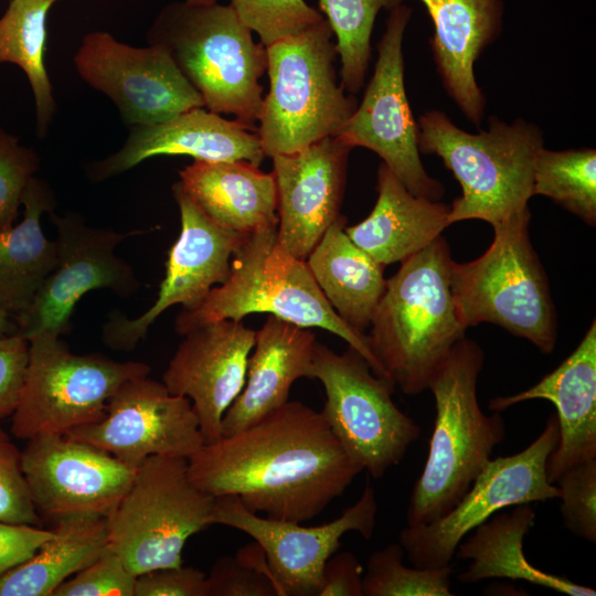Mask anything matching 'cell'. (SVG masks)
I'll return each mask as SVG.
<instances>
[{
  "mask_svg": "<svg viewBox=\"0 0 596 596\" xmlns=\"http://www.w3.org/2000/svg\"><path fill=\"white\" fill-rule=\"evenodd\" d=\"M207 596H281L262 546L253 541L220 557L206 574Z\"/></svg>",
  "mask_w": 596,
  "mask_h": 596,
  "instance_id": "cell-36",
  "label": "cell"
},
{
  "mask_svg": "<svg viewBox=\"0 0 596 596\" xmlns=\"http://www.w3.org/2000/svg\"><path fill=\"white\" fill-rule=\"evenodd\" d=\"M256 331L223 319L183 334L162 375L168 391L190 400L204 444L222 437V419L241 393Z\"/></svg>",
  "mask_w": 596,
  "mask_h": 596,
  "instance_id": "cell-20",
  "label": "cell"
},
{
  "mask_svg": "<svg viewBox=\"0 0 596 596\" xmlns=\"http://www.w3.org/2000/svg\"><path fill=\"white\" fill-rule=\"evenodd\" d=\"M540 194L572 212L589 226L596 224V151L593 148L539 151L533 195Z\"/></svg>",
  "mask_w": 596,
  "mask_h": 596,
  "instance_id": "cell-33",
  "label": "cell"
},
{
  "mask_svg": "<svg viewBox=\"0 0 596 596\" xmlns=\"http://www.w3.org/2000/svg\"><path fill=\"white\" fill-rule=\"evenodd\" d=\"M214 497L190 479L188 458L151 456L106 514L107 547L137 576L183 564L187 541L212 525Z\"/></svg>",
  "mask_w": 596,
  "mask_h": 596,
  "instance_id": "cell-9",
  "label": "cell"
},
{
  "mask_svg": "<svg viewBox=\"0 0 596 596\" xmlns=\"http://www.w3.org/2000/svg\"><path fill=\"white\" fill-rule=\"evenodd\" d=\"M243 23L268 46L295 35L323 19L304 0H231Z\"/></svg>",
  "mask_w": 596,
  "mask_h": 596,
  "instance_id": "cell-37",
  "label": "cell"
},
{
  "mask_svg": "<svg viewBox=\"0 0 596 596\" xmlns=\"http://www.w3.org/2000/svg\"><path fill=\"white\" fill-rule=\"evenodd\" d=\"M555 485L564 525L576 536L596 542V458L565 470Z\"/></svg>",
  "mask_w": 596,
  "mask_h": 596,
  "instance_id": "cell-38",
  "label": "cell"
},
{
  "mask_svg": "<svg viewBox=\"0 0 596 596\" xmlns=\"http://www.w3.org/2000/svg\"><path fill=\"white\" fill-rule=\"evenodd\" d=\"M417 127L419 152L441 158L461 187V195L449 206L450 225L481 220L494 226L529 206L534 164L543 148L536 126L490 117L487 131L470 134L443 111L428 110Z\"/></svg>",
  "mask_w": 596,
  "mask_h": 596,
  "instance_id": "cell-6",
  "label": "cell"
},
{
  "mask_svg": "<svg viewBox=\"0 0 596 596\" xmlns=\"http://www.w3.org/2000/svg\"><path fill=\"white\" fill-rule=\"evenodd\" d=\"M22 204L23 220L0 230V309L14 320L29 310L56 264L55 241L41 226L43 213L55 205L49 184L33 177Z\"/></svg>",
  "mask_w": 596,
  "mask_h": 596,
  "instance_id": "cell-30",
  "label": "cell"
},
{
  "mask_svg": "<svg viewBox=\"0 0 596 596\" xmlns=\"http://www.w3.org/2000/svg\"><path fill=\"white\" fill-rule=\"evenodd\" d=\"M411 10L391 7L385 32L377 46V61L362 102L337 137L349 147H364L414 195L439 201L443 184L429 177L419 158L417 125L404 86L403 35Z\"/></svg>",
  "mask_w": 596,
  "mask_h": 596,
  "instance_id": "cell-13",
  "label": "cell"
},
{
  "mask_svg": "<svg viewBox=\"0 0 596 596\" xmlns=\"http://www.w3.org/2000/svg\"><path fill=\"white\" fill-rule=\"evenodd\" d=\"M397 3L398 0H319L320 9L337 38L341 85L349 94L358 93L364 84L377 12Z\"/></svg>",
  "mask_w": 596,
  "mask_h": 596,
  "instance_id": "cell-34",
  "label": "cell"
},
{
  "mask_svg": "<svg viewBox=\"0 0 596 596\" xmlns=\"http://www.w3.org/2000/svg\"><path fill=\"white\" fill-rule=\"evenodd\" d=\"M400 543L373 552L363 573V596H450L451 566L408 567Z\"/></svg>",
  "mask_w": 596,
  "mask_h": 596,
  "instance_id": "cell-35",
  "label": "cell"
},
{
  "mask_svg": "<svg viewBox=\"0 0 596 596\" xmlns=\"http://www.w3.org/2000/svg\"><path fill=\"white\" fill-rule=\"evenodd\" d=\"M529 206L493 227L488 249L450 265V286L462 324H497L542 353L557 340V321L545 270L530 238Z\"/></svg>",
  "mask_w": 596,
  "mask_h": 596,
  "instance_id": "cell-7",
  "label": "cell"
},
{
  "mask_svg": "<svg viewBox=\"0 0 596 596\" xmlns=\"http://www.w3.org/2000/svg\"><path fill=\"white\" fill-rule=\"evenodd\" d=\"M157 156H189L200 161H245L257 167L266 157L257 128L198 107L163 123L130 127L121 148L91 163L86 173L91 181L102 182Z\"/></svg>",
  "mask_w": 596,
  "mask_h": 596,
  "instance_id": "cell-22",
  "label": "cell"
},
{
  "mask_svg": "<svg viewBox=\"0 0 596 596\" xmlns=\"http://www.w3.org/2000/svg\"><path fill=\"white\" fill-rule=\"evenodd\" d=\"M435 28L430 41L443 84L475 125L481 123L486 99L477 84L473 65L494 40L501 8L498 0H421Z\"/></svg>",
  "mask_w": 596,
  "mask_h": 596,
  "instance_id": "cell-25",
  "label": "cell"
},
{
  "mask_svg": "<svg viewBox=\"0 0 596 596\" xmlns=\"http://www.w3.org/2000/svg\"><path fill=\"white\" fill-rule=\"evenodd\" d=\"M180 184L199 207L227 230L252 234L277 226L274 173L245 161H200L179 172Z\"/></svg>",
  "mask_w": 596,
  "mask_h": 596,
  "instance_id": "cell-27",
  "label": "cell"
},
{
  "mask_svg": "<svg viewBox=\"0 0 596 596\" xmlns=\"http://www.w3.org/2000/svg\"><path fill=\"white\" fill-rule=\"evenodd\" d=\"M554 404L560 437L546 460L554 483L567 469L596 458V322L593 320L576 349L535 385L513 395L497 396L489 409L502 412L530 400Z\"/></svg>",
  "mask_w": 596,
  "mask_h": 596,
  "instance_id": "cell-23",
  "label": "cell"
},
{
  "mask_svg": "<svg viewBox=\"0 0 596 596\" xmlns=\"http://www.w3.org/2000/svg\"><path fill=\"white\" fill-rule=\"evenodd\" d=\"M312 377L321 382V411L331 432L362 470L382 478L405 457L421 434L392 400L395 385L374 374L354 349L337 353L316 342Z\"/></svg>",
  "mask_w": 596,
  "mask_h": 596,
  "instance_id": "cell-10",
  "label": "cell"
},
{
  "mask_svg": "<svg viewBox=\"0 0 596 596\" xmlns=\"http://www.w3.org/2000/svg\"><path fill=\"white\" fill-rule=\"evenodd\" d=\"M453 257L440 235L401 262L366 334L387 379L407 395L426 391L454 345L465 338L450 286Z\"/></svg>",
  "mask_w": 596,
  "mask_h": 596,
  "instance_id": "cell-2",
  "label": "cell"
},
{
  "mask_svg": "<svg viewBox=\"0 0 596 596\" xmlns=\"http://www.w3.org/2000/svg\"><path fill=\"white\" fill-rule=\"evenodd\" d=\"M377 502L368 482L359 500L337 519L315 526L262 517L246 509L238 497H214L212 524L242 531L257 542L281 596H319L322 572L348 532L370 540L376 524Z\"/></svg>",
  "mask_w": 596,
  "mask_h": 596,
  "instance_id": "cell-16",
  "label": "cell"
},
{
  "mask_svg": "<svg viewBox=\"0 0 596 596\" xmlns=\"http://www.w3.org/2000/svg\"><path fill=\"white\" fill-rule=\"evenodd\" d=\"M52 533L32 524L0 521V576L33 556Z\"/></svg>",
  "mask_w": 596,
  "mask_h": 596,
  "instance_id": "cell-44",
  "label": "cell"
},
{
  "mask_svg": "<svg viewBox=\"0 0 596 596\" xmlns=\"http://www.w3.org/2000/svg\"><path fill=\"white\" fill-rule=\"evenodd\" d=\"M485 353L471 339L458 341L432 377L436 417L423 471L406 511L407 525L446 514L469 490L505 437L500 412L486 415L477 384Z\"/></svg>",
  "mask_w": 596,
  "mask_h": 596,
  "instance_id": "cell-3",
  "label": "cell"
},
{
  "mask_svg": "<svg viewBox=\"0 0 596 596\" xmlns=\"http://www.w3.org/2000/svg\"><path fill=\"white\" fill-rule=\"evenodd\" d=\"M181 230L169 251L166 275L153 305L141 316L129 319L113 312L102 329L104 343L119 351H131L147 334L152 322L173 305L196 309L216 284L230 276L231 258L248 234H241L213 222L184 191L172 187Z\"/></svg>",
  "mask_w": 596,
  "mask_h": 596,
  "instance_id": "cell-17",
  "label": "cell"
},
{
  "mask_svg": "<svg viewBox=\"0 0 596 596\" xmlns=\"http://www.w3.org/2000/svg\"><path fill=\"white\" fill-rule=\"evenodd\" d=\"M190 4H212L219 2V0H184Z\"/></svg>",
  "mask_w": 596,
  "mask_h": 596,
  "instance_id": "cell-47",
  "label": "cell"
},
{
  "mask_svg": "<svg viewBox=\"0 0 596 596\" xmlns=\"http://www.w3.org/2000/svg\"><path fill=\"white\" fill-rule=\"evenodd\" d=\"M74 65L83 81L113 100L130 127L163 123L205 107L199 92L159 45L136 47L108 32L94 31L83 38Z\"/></svg>",
  "mask_w": 596,
  "mask_h": 596,
  "instance_id": "cell-15",
  "label": "cell"
},
{
  "mask_svg": "<svg viewBox=\"0 0 596 596\" xmlns=\"http://www.w3.org/2000/svg\"><path fill=\"white\" fill-rule=\"evenodd\" d=\"M352 148L337 136L272 157L277 190V242L306 260L340 215Z\"/></svg>",
  "mask_w": 596,
  "mask_h": 596,
  "instance_id": "cell-21",
  "label": "cell"
},
{
  "mask_svg": "<svg viewBox=\"0 0 596 596\" xmlns=\"http://www.w3.org/2000/svg\"><path fill=\"white\" fill-rule=\"evenodd\" d=\"M135 596H207L206 574L183 564L151 570L137 575Z\"/></svg>",
  "mask_w": 596,
  "mask_h": 596,
  "instance_id": "cell-43",
  "label": "cell"
},
{
  "mask_svg": "<svg viewBox=\"0 0 596 596\" xmlns=\"http://www.w3.org/2000/svg\"><path fill=\"white\" fill-rule=\"evenodd\" d=\"M39 166L38 153L0 127V230L13 225L23 193Z\"/></svg>",
  "mask_w": 596,
  "mask_h": 596,
  "instance_id": "cell-39",
  "label": "cell"
},
{
  "mask_svg": "<svg viewBox=\"0 0 596 596\" xmlns=\"http://www.w3.org/2000/svg\"><path fill=\"white\" fill-rule=\"evenodd\" d=\"M15 332H18L17 323H13L12 318L6 311L0 309V337Z\"/></svg>",
  "mask_w": 596,
  "mask_h": 596,
  "instance_id": "cell-46",
  "label": "cell"
},
{
  "mask_svg": "<svg viewBox=\"0 0 596 596\" xmlns=\"http://www.w3.org/2000/svg\"><path fill=\"white\" fill-rule=\"evenodd\" d=\"M560 437L556 415H551L542 433L523 450L490 459L469 490L435 521L406 525L400 533L413 566H449L458 544L497 512L522 503L558 498V488L549 482L546 460Z\"/></svg>",
  "mask_w": 596,
  "mask_h": 596,
  "instance_id": "cell-12",
  "label": "cell"
},
{
  "mask_svg": "<svg viewBox=\"0 0 596 596\" xmlns=\"http://www.w3.org/2000/svg\"><path fill=\"white\" fill-rule=\"evenodd\" d=\"M0 521L35 525L38 510L21 468V453L0 428Z\"/></svg>",
  "mask_w": 596,
  "mask_h": 596,
  "instance_id": "cell-41",
  "label": "cell"
},
{
  "mask_svg": "<svg viewBox=\"0 0 596 596\" xmlns=\"http://www.w3.org/2000/svg\"><path fill=\"white\" fill-rule=\"evenodd\" d=\"M332 29L322 19L266 46L269 91L257 135L266 157L288 155L339 134L356 108L337 82Z\"/></svg>",
  "mask_w": 596,
  "mask_h": 596,
  "instance_id": "cell-8",
  "label": "cell"
},
{
  "mask_svg": "<svg viewBox=\"0 0 596 596\" xmlns=\"http://www.w3.org/2000/svg\"><path fill=\"white\" fill-rule=\"evenodd\" d=\"M316 342L309 328L269 315L256 331L245 384L223 416L222 436L237 433L283 406L297 380H313Z\"/></svg>",
  "mask_w": 596,
  "mask_h": 596,
  "instance_id": "cell-24",
  "label": "cell"
},
{
  "mask_svg": "<svg viewBox=\"0 0 596 596\" xmlns=\"http://www.w3.org/2000/svg\"><path fill=\"white\" fill-rule=\"evenodd\" d=\"M257 312L340 337L366 360L374 374L390 381L371 351L368 336L349 327L332 309L306 260L278 244L277 226L245 236L232 256L228 278L214 287L196 309L182 310L175 331L183 336L209 322L242 320Z\"/></svg>",
  "mask_w": 596,
  "mask_h": 596,
  "instance_id": "cell-4",
  "label": "cell"
},
{
  "mask_svg": "<svg viewBox=\"0 0 596 596\" xmlns=\"http://www.w3.org/2000/svg\"><path fill=\"white\" fill-rule=\"evenodd\" d=\"M30 342L15 332L0 337V421L17 409L29 365Z\"/></svg>",
  "mask_w": 596,
  "mask_h": 596,
  "instance_id": "cell-42",
  "label": "cell"
},
{
  "mask_svg": "<svg viewBox=\"0 0 596 596\" xmlns=\"http://www.w3.org/2000/svg\"><path fill=\"white\" fill-rule=\"evenodd\" d=\"M65 435L135 467L151 456L189 458L204 444L190 400L148 375L126 381L100 419Z\"/></svg>",
  "mask_w": 596,
  "mask_h": 596,
  "instance_id": "cell-18",
  "label": "cell"
},
{
  "mask_svg": "<svg viewBox=\"0 0 596 596\" xmlns=\"http://www.w3.org/2000/svg\"><path fill=\"white\" fill-rule=\"evenodd\" d=\"M21 468L38 511L55 520L105 515L131 486L138 467L66 435L28 439Z\"/></svg>",
  "mask_w": 596,
  "mask_h": 596,
  "instance_id": "cell-19",
  "label": "cell"
},
{
  "mask_svg": "<svg viewBox=\"0 0 596 596\" xmlns=\"http://www.w3.org/2000/svg\"><path fill=\"white\" fill-rule=\"evenodd\" d=\"M339 215L306 258L332 309L352 329L365 333L384 294V267L354 244Z\"/></svg>",
  "mask_w": 596,
  "mask_h": 596,
  "instance_id": "cell-29",
  "label": "cell"
},
{
  "mask_svg": "<svg viewBox=\"0 0 596 596\" xmlns=\"http://www.w3.org/2000/svg\"><path fill=\"white\" fill-rule=\"evenodd\" d=\"M52 531L33 556L0 576V596H52L107 547L105 515L61 518Z\"/></svg>",
  "mask_w": 596,
  "mask_h": 596,
  "instance_id": "cell-31",
  "label": "cell"
},
{
  "mask_svg": "<svg viewBox=\"0 0 596 596\" xmlns=\"http://www.w3.org/2000/svg\"><path fill=\"white\" fill-rule=\"evenodd\" d=\"M497 512L462 540L455 552L470 560L457 575L462 584L489 578L524 581L570 596H595L594 588L579 585L566 576L546 573L532 565L523 552L525 535L533 528L535 512L530 503L517 504Z\"/></svg>",
  "mask_w": 596,
  "mask_h": 596,
  "instance_id": "cell-28",
  "label": "cell"
},
{
  "mask_svg": "<svg viewBox=\"0 0 596 596\" xmlns=\"http://www.w3.org/2000/svg\"><path fill=\"white\" fill-rule=\"evenodd\" d=\"M150 45L163 47L199 92L205 107L234 115L256 127L262 105L259 78L267 70L266 46L231 4H166L146 33Z\"/></svg>",
  "mask_w": 596,
  "mask_h": 596,
  "instance_id": "cell-5",
  "label": "cell"
},
{
  "mask_svg": "<svg viewBox=\"0 0 596 596\" xmlns=\"http://www.w3.org/2000/svg\"><path fill=\"white\" fill-rule=\"evenodd\" d=\"M449 207L411 193L382 162L377 170V199L362 222L345 226L350 240L383 266L418 253L450 225Z\"/></svg>",
  "mask_w": 596,
  "mask_h": 596,
  "instance_id": "cell-26",
  "label": "cell"
},
{
  "mask_svg": "<svg viewBox=\"0 0 596 596\" xmlns=\"http://www.w3.org/2000/svg\"><path fill=\"white\" fill-rule=\"evenodd\" d=\"M57 1L10 0L0 18V64H15L25 73L34 96L39 138L46 135L56 110L44 53L46 19Z\"/></svg>",
  "mask_w": 596,
  "mask_h": 596,
  "instance_id": "cell-32",
  "label": "cell"
},
{
  "mask_svg": "<svg viewBox=\"0 0 596 596\" xmlns=\"http://www.w3.org/2000/svg\"><path fill=\"white\" fill-rule=\"evenodd\" d=\"M191 481L233 494L252 512L304 523L341 497L363 471L321 412L288 401L257 423L206 443L188 458Z\"/></svg>",
  "mask_w": 596,
  "mask_h": 596,
  "instance_id": "cell-1",
  "label": "cell"
},
{
  "mask_svg": "<svg viewBox=\"0 0 596 596\" xmlns=\"http://www.w3.org/2000/svg\"><path fill=\"white\" fill-rule=\"evenodd\" d=\"M49 213L56 228V264L29 310L15 319L18 332L28 340L67 332L75 305L88 291L107 289L127 298L140 287L131 266L116 256L115 248L146 231L119 233L89 226L77 213Z\"/></svg>",
  "mask_w": 596,
  "mask_h": 596,
  "instance_id": "cell-14",
  "label": "cell"
},
{
  "mask_svg": "<svg viewBox=\"0 0 596 596\" xmlns=\"http://www.w3.org/2000/svg\"><path fill=\"white\" fill-rule=\"evenodd\" d=\"M29 342L26 379L11 425L21 439L65 435L100 419L121 384L150 372L140 361L72 353L56 334L41 333Z\"/></svg>",
  "mask_w": 596,
  "mask_h": 596,
  "instance_id": "cell-11",
  "label": "cell"
},
{
  "mask_svg": "<svg viewBox=\"0 0 596 596\" xmlns=\"http://www.w3.org/2000/svg\"><path fill=\"white\" fill-rule=\"evenodd\" d=\"M136 577L120 556L106 547L52 596H135Z\"/></svg>",
  "mask_w": 596,
  "mask_h": 596,
  "instance_id": "cell-40",
  "label": "cell"
},
{
  "mask_svg": "<svg viewBox=\"0 0 596 596\" xmlns=\"http://www.w3.org/2000/svg\"><path fill=\"white\" fill-rule=\"evenodd\" d=\"M363 573L352 552H336L324 565L319 596H363Z\"/></svg>",
  "mask_w": 596,
  "mask_h": 596,
  "instance_id": "cell-45",
  "label": "cell"
}]
</instances>
